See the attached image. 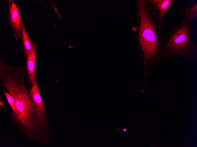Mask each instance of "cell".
<instances>
[{
  "instance_id": "1",
  "label": "cell",
  "mask_w": 197,
  "mask_h": 147,
  "mask_svg": "<svg viewBox=\"0 0 197 147\" xmlns=\"http://www.w3.org/2000/svg\"><path fill=\"white\" fill-rule=\"evenodd\" d=\"M135 23L132 29L143 63L144 84L150 67L162 62L161 50L165 38L158 31L145 0H136Z\"/></svg>"
},
{
  "instance_id": "2",
  "label": "cell",
  "mask_w": 197,
  "mask_h": 147,
  "mask_svg": "<svg viewBox=\"0 0 197 147\" xmlns=\"http://www.w3.org/2000/svg\"><path fill=\"white\" fill-rule=\"evenodd\" d=\"M192 23L183 19L170 31L161 50L162 57L170 61L178 56L184 60L197 62V44L192 36Z\"/></svg>"
},
{
  "instance_id": "3",
  "label": "cell",
  "mask_w": 197,
  "mask_h": 147,
  "mask_svg": "<svg viewBox=\"0 0 197 147\" xmlns=\"http://www.w3.org/2000/svg\"><path fill=\"white\" fill-rule=\"evenodd\" d=\"M36 80L37 79L34 86H32L29 94L39 123L47 138L50 140L55 131L49 122V116L47 114V110L41 97Z\"/></svg>"
},
{
  "instance_id": "4",
  "label": "cell",
  "mask_w": 197,
  "mask_h": 147,
  "mask_svg": "<svg viewBox=\"0 0 197 147\" xmlns=\"http://www.w3.org/2000/svg\"><path fill=\"white\" fill-rule=\"evenodd\" d=\"M159 33L165 15L175 0H145Z\"/></svg>"
},
{
  "instance_id": "5",
  "label": "cell",
  "mask_w": 197,
  "mask_h": 147,
  "mask_svg": "<svg viewBox=\"0 0 197 147\" xmlns=\"http://www.w3.org/2000/svg\"><path fill=\"white\" fill-rule=\"evenodd\" d=\"M8 24L12 31L14 36L16 39H20L22 34V29L19 9L15 4L13 0H8Z\"/></svg>"
},
{
  "instance_id": "6",
  "label": "cell",
  "mask_w": 197,
  "mask_h": 147,
  "mask_svg": "<svg viewBox=\"0 0 197 147\" xmlns=\"http://www.w3.org/2000/svg\"><path fill=\"white\" fill-rule=\"evenodd\" d=\"M36 49L33 50L27 56L26 67L30 84L35 85L37 77L35 73Z\"/></svg>"
},
{
  "instance_id": "7",
  "label": "cell",
  "mask_w": 197,
  "mask_h": 147,
  "mask_svg": "<svg viewBox=\"0 0 197 147\" xmlns=\"http://www.w3.org/2000/svg\"><path fill=\"white\" fill-rule=\"evenodd\" d=\"M191 6L186 8L179 9L176 11H180L183 13L178 16L175 18L180 16H183V19L186 21L192 23L193 21L197 17V2L191 3Z\"/></svg>"
},
{
  "instance_id": "8",
  "label": "cell",
  "mask_w": 197,
  "mask_h": 147,
  "mask_svg": "<svg viewBox=\"0 0 197 147\" xmlns=\"http://www.w3.org/2000/svg\"><path fill=\"white\" fill-rule=\"evenodd\" d=\"M21 25L22 29V32L20 39L22 43L24 52L26 55L27 56L30 52L33 50L36 49L35 43H32L27 34L24 22L21 20Z\"/></svg>"
},
{
  "instance_id": "9",
  "label": "cell",
  "mask_w": 197,
  "mask_h": 147,
  "mask_svg": "<svg viewBox=\"0 0 197 147\" xmlns=\"http://www.w3.org/2000/svg\"><path fill=\"white\" fill-rule=\"evenodd\" d=\"M7 99L8 102L12 109V111L10 113V120L13 119L18 114V112L16 107L14 101L9 93L6 92L4 90H2Z\"/></svg>"
},
{
  "instance_id": "10",
  "label": "cell",
  "mask_w": 197,
  "mask_h": 147,
  "mask_svg": "<svg viewBox=\"0 0 197 147\" xmlns=\"http://www.w3.org/2000/svg\"><path fill=\"white\" fill-rule=\"evenodd\" d=\"M0 105L4 109H5L7 106H6L5 104L3 103L1 100L0 101Z\"/></svg>"
},
{
  "instance_id": "11",
  "label": "cell",
  "mask_w": 197,
  "mask_h": 147,
  "mask_svg": "<svg viewBox=\"0 0 197 147\" xmlns=\"http://www.w3.org/2000/svg\"><path fill=\"white\" fill-rule=\"evenodd\" d=\"M127 130V129L126 128H124L123 130V131L124 132L125 131Z\"/></svg>"
}]
</instances>
